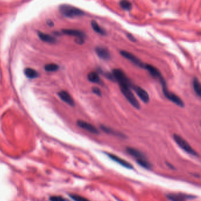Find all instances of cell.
<instances>
[{"mask_svg": "<svg viewBox=\"0 0 201 201\" xmlns=\"http://www.w3.org/2000/svg\"><path fill=\"white\" fill-rule=\"evenodd\" d=\"M59 11L64 16L71 19L82 17L84 15V12L82 10L68 4L60 6H59Z\"/></svg>", "mask_w": 201, "mask_h": 201, "instance_id": "obj_1", "label": "cell"}, {"mask_svg": "<svg viewBox=\"0 0 201 201\" xmlns=\"http://www.w3.org/2000/svg\"><path fill=\"white\" fill-rule=\"evenodd\" d=\"M126 151L129 155H130L136 159L138 164L140 165L141 166H142L145 169L151 168V165L150 162L146 159L143 153H142L140 151L130 147L127 148Z\"/></svg>", "mask_w": 201, "mask_h": 201, "instance_id": "obj_2", "label": "cell"}, {"mask_svg": "<svg viewBox=\"0 0 201 201\" xmlns=\"http://www.w3.org/2000/svg\"><path fill=\"white\" fill-rule=\"evenodd\" d=\"M112 73L115 81L118 82L120 87L127 86L132 88L133 84H132L130 80L122 70L114 69Z\"/></svg>", "mask_w": 201, "mask_h": 201, "instance_id": "obj_3", "label": "cell"}, {"mask_svg": "<svg viewBox=\"0 0 201 201\" xmlns=\"http://www.w3.org/2000/svg\"><path fill=\"white\" fill-rule=\"evenodd\" d=\"M173 139L177 143V145H178L185 152L192 156H198L197 152H196V151L194 150V149L190 146V145L189 144L188 142L186 141L184 139L182 138L181 136L175 134L173 135Z\"/></svg>", "mask_w": 201, "mask_h": 201, "instance_id": "obj_4", "label": "cell"}, {"mask_svg": "<svg viewBox=\"0 0 201 201\" xmlns=\"http://www.w3.org/2000/svg\"><path fill=\"white\" fill-rule=\"evenodd\" d=\"M120 88L122 94H123V96L125 97L127 101L132 105V106L137 109H140V104L133 93L131 88L127 86H122L120 87Z\"/></svg>", "mask_w": 201, "mask_h": 201, "instance_id": "obj_5", "label": "cell"}, {"mask_svg": "<svg viewBox=\"0 0 201 201\" xmlns=\"http://www.w3.org/2000/svg\"><path fill=\"white\" fill-rule=\"evenodd\" d=\"M62 32L64 34L75 37L76 38L75 39V41L77 44H83L84 42V38L86 36L83 32L73 29H64L62 30Z\"/></svg>", "mask_w": 201, "mask_h": 201, "instance_id": "obj_6", "label": "cell"}, {"mask_svg": "<svg viewBox=\"0 0 201 201\" xmlns=\"http://www.w3.org/2000/svg\"><path fill=\"white\" fill-rule=\"evenodd\" d=\"M162 91H163L164 96L169 101H171L172 102L174 103L175 105H176L178 106H179V107H184V103L181 100V99L176 94H174L173 93L169 91L168 89L167 88V87H166V88H162Z\"/></svg>", "mask_w": 201, "mask_h": 201, "instance_id": "obj_7", "label": "cell"}, {"mask_svg": "<svg viewBox=\"0 0 201 201\" xmlns=\"http://www.w3.org/2000/svg\"><path fill=\"white\" fill-rule=\"evenodd\" d=\"M120 54L124 58H125L126 59H127L128 60L130 61L132 63L136 64V66H138L139 67L142 68V69H145L146 64L143 63L140 59H139L137 57L135 56V55H133L132 53H129V52H128L127 51L122 50L120 51Z\"/></svg>", "mask_w": 201, "mask_h": 201, "instance_id": "obj_8", "label": "cell"}, {"mask_svg": "<svg viewBox=\"0 0 201 201\" xmlns=\"http://www.w3.org/2000/svg\"><path fill=\"white\" fill-rule=\"evenodd\" d=\"M132 88L135 90V92L138 96L139 97L141 101L145 103H149V101H150V97L148 93L145 90V89L135 85H133Z\"/></svg>", "mask_w": 201, "mask_h": 201, "instance_id": "obj_9", "label": "cell"}, {"mask_svg": "<svg viewBox=\"0 0 201 201\" xmlns=\"http://www.w3.org/2000/svg\"><path fill=\"white\" fill-rule=\"evenodd\" d=\"M106 154H107V156L110 157L112 160H113L114 162L119 164L121 166H122L126 168H127V169H133V167L132 165L126 160L123 159V158L119 157L116 155H114L113 153H107Z\"/></svg>", "mask_w": 201, "mask_h": 201, "instance_id": "obj_10", "label": "cell"}, {"mask_svg": "<svg viewBox=\"0 0 201 201\" xmlns=\"http://www.w3.org/2000/svg\"><path fill=\"white\" fill-rule=\"evenodd\" d=\"M77 125L80 128H82L83 129H84L92 133H93V134H98L99 133L98 129L95 126L92 125V124L89 123L88 122H85V121L78 120L77 122Z\"/></svg>", "mask_w": 201, "mask_h": 201, "instance_id": "obj_11", "label": "cell"}, {"mask_svg": "<svg viewBox=\"0 0 201 201\" xmlns=\"http://www.w3.org/2000/svg\"><path fill=\"white\" fill-rule=\"evenodd\" d=\"M168 198L171 201H185L188 199L193 198L192 195H186L184 194H169L167 195Z\"/></svg>", "mask_w": 201, "mask_h": 201, "instance_id": "obj_12", "label": "cell"}, {"mask_svg": "<svg viewBox=\"0 0 201 201\" xmlns=\"http://www.w3.org/2000/svg\"><path fill=\"white\" fill-rule=\"evenodd\" d=\"M145 69L147 70L148 72L150 73V75L155 79H157L159 80H160L164 78L162 75H161L160 72L159 71V70L152 65L146 64Z\"/></svg>", "mask_w": 201, "mask_h": 201, "instance_id": "obj_13", "label": "cell"}, {"mask_svg": "<svg viewBox=\"0 0 201 201\" xmlns=\"http://www.w3.org/2000/svg\"><path fill=\"white\" fill-rule=\"evenodd\" d=\"M58 95L62 101L66 102V103H67L70 106H75V101L67 92L64 91V90H62L58 93Z\"/></svg>", "mask_w": 201, "mask_h": 201, "instance_id": "obj_14", "label": "cell"}, {"mask_svg": "<svg viewBox=\"0 0 201 201\" xmlns=\"http://www.w3.org/2000/svg\"><path fill=\"white\" fill-rule=\"evenodd\" d=\"M95 51L96 54L103 60H109L110 58V54L109 51L106 48L103 47H97L95 49Z\"/></svg>", "mask_w": 201, "mask_h": 201, "instance_id": "obj_15", "label": "cell"}, {"mask_svg": "<svg viewBox=\"0 0 201 201\" xmlns=\"http://www.w3.org/2000/svg\"><path fill=\"white\" fill-rule=\"evenodd\" d=\"M88 79L89 82L94 83H97L99 84H102L103 82L101 80L100 76L97 74V73L95 71H92L89 73L88 75Z\"/></svg>", "mask_w": 201, "mask_h": 201, "instance_id": "obj_16", "label": "cell"}, {"mask_svg": "<svg viewBox=\"0 0 201 201\" xmlns=\"http://www.w3.org/2000/svg\"><path fill=\"white\" fill-rule=\"evenodd\" d=\"M38 35L40 38L44 42H47V43H54L56 41V40L55 38L51 36L50 35H49V34H45L44 32H38Z\"/></svg>", "mask_w": 201, "mask_h": 201, "instance_id": "obj_17", "label": "cell"}, {"mask_svg": "<svg viewBox=\"0 0 201 201\" xmlns=\"http://www.w3.org/2000/svg\"><path fill=\"white\" fill-rule=\"evenodd\" d=\"M91 25H92L93 30H94V32H96L97 33L102 35V36H105L106 34V32L103 28H102L96 21H94V20L92 21Z\"/></svg>", "mask_w": 201, "mask_h": 201, "instance_id": "obj_18", "label": "cell"}, {"mask_svg": "<svg viewBox=\"0 0 201 201\" xmlns=\"http://www.w3.org/2000/svg\"><path fill=\"white\" fill-rule=\"evenodd\" d=\"M24 74L29 79H36L38 77V73L35 70L31 68H27L24 70Z\"/></svg>", "mask_w": 201, "mask_h": 201, "instance_id": "obj_19", "label": "cell"}, {"mask_svg": "<svg viewBox=\"0 0 201 201\" xmlns=\"http://www.w3.org/2000/svg\"><path fill=\"white\" fill-rule=\"evenodd\" d=\"M193 87L195 91V93L199 97L201 96V83L199 81L198 79L195 77L193 80Z\"/></svg>", "mask_w": 201, "mask_h": 201, "instance_id": "obj_20", "label": "cell"}, {"mask_svg": "<svg viewBox=\"0 0 201 201\" xmlns=\"http://www.w3.org/2000/svg\"><path fill=\"white\" fill-rule=\"evenodd\" d=\"M59 69V66L54 63H50L46 64L44 67V69L46 71L48 72H53L56 71L57 70Z\"/></svg>", "mask_w": 201, "mask_h": 201, "instance_id": "obj_21", "label": "cell"}, {"mask_svg": "<svg viewBox=\"0 0 201 201\" xmlns=\"http://www.w3.org/2000/svg\"><path fill=\"white\" fill-rule=\"evenodd\" d=\"M120 6L125 10L129 11L132 9V4L130 1H122L120 2Z\"/></svg>", "mask_w": 201, "mask_h": 201, "instance_id": "obj_22", "label": "cell"}, {"mask_svg": "<svg viewBox=\"0 0 201 201\" xmlns=\"http://www.w3.org/2000/svg\"><path fill=\"white\" fill-rule=\"evenodd\" d=\"M70 198L75 201H90L87 198L82 196L80 195H75V194H70Z\"/></svg>", "mask_w": 201, "mask_h": 201, "instance_id": "obj_23", "label": "cell"}, {"mask_svg": "<svg viewBox=\"0 0 201 201\" xmlns=\"http://www.w3.org/2000/svg\"><path fill=\"white\" fill-rule=\"evenodd\" d=\"M101 129L104 131V132L107 133H109V134H112V135H119V133H118L117 132H115L114 130H113V129H112L111 128H109L107 126H103L101 125Z\"/></svg>", "mask_w": 201, "mask_h": 201, "instance_id": "obj_24", "label": "cell"}, {"mask_svg": "<svg viewBox=\"0 0 201 201\" xmlns=\"http://www.w3.org/2000/svg\"><path fill=\"white\" fill-rule=\"evenodd\" d=\"M50 201H69L66 198L60 196H52L50 198Z\"/></svg>", "mask_w": 201, "mask_h": 201, "instance_id": "obj_25", "label": "cell"}, {"mask_svg": "<svg viewBox=\"0 0 201 201\" xmlns=\"http://www.w3.org/2000/svg\"><path fill=\"white\" fill-rule=\"evenodd\" d=\"M92 92H93L94 94H96L97 96H100V97L101 96L102 93H101V92L100 88H98L97 87H94V88H92Z\"/></svg>", "mask_w": 201, "mask_h": 201, "instance_id": "obj_26", "label": "cell"}, {"mask_svg": "<svg viewBox=\"0 0 201 201\" xmlns=\"http://www.w3.org/2000/svg\"><path fill=\"white\" fill-rule=\"evenodd\" d=\"M127 38L131 41H132V42H136V39L135 38V37L132 35V34H130V33H128V34H127Z\"/></svg>", "mask_w": 201, "mask_h": 201, "instance_id": "obj_27", "label": "cell"}, {"mask_svg": "<svg viewBox=\"0 0 201 201\" xmlns=\"http://www.w3.org/2000/svg\"><path fill=\"white\" fill-rule=\"evenodd\" d=\"M47 24L51 27V26L53 25V23L51 21H47Z\"/></svg>", "mask_w": 201, "mask_h": 201, "instance_id": "obj_28", "label": "cell"}]
</instances>
